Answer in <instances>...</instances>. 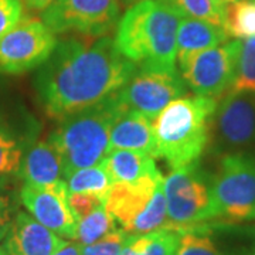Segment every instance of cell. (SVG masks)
<instances>
[{"label":"cell","instance_id":"obj_31","mask_svg":"<svg viewBox=\"0 0 255 255\" xmlns=\"http://www.w3.org/2000/svg\"><path fill=\"white\" fill-rule=\"evenodd\" d=\"M16 214L11 196L4 191V187H0V241L9 234Z\"/></svg>","mask_w":255,"mask_h":255},{"label":"cell","instance_id":"obj_7","mask_svg":"<svg viewBox=\"0 0 255 255\" xmlns=\"http://www.w3.org/2000/svg\"><path fill=\"white\" fill-rule=\"evenodd\" d=\"M119 0H54L43 11V23L54 34L107 36L118 24Z\"/></svg>","mask_w":255,"mask_h":255},{"label":"cell","instance_id":"obj_4","mask_svg":"<svg viewBox=\"0 0 255 255\" xmlns=\"http://www.w3.org/2000/svg\"><path fill=\"white\" fill-rule=\"evenodd\" d=\"M125 108L117 92L92 107L60 119L50 142L61 156L65 179L80 169L102 163L108 155L111 129Z\"/></svg>","mask_w":255,"mask_h":255},{"label":"cell","instance_id":"obj_15","mask_svg":"<svg viewBox=\"0 0 255 255\" xmlns=\"http://www.w3.org/2000/svg\"><path fill=\"white\" fill-rule=\"evenodd\" d=\"M117 149L135 150L157 159L152 119L135 110L122 111L111 129L108 153Z\"/></svg>","mask_w":255,"mask_h":255},{"label":"cell","instance_id":"obj_25","mask_svg":"<svg viewBox=\"0 0 255 255\" xmlns=\"http://www.w3.org/2000/svg\"><path fill=\"white\" fill-rule=\"evenodd\" d=\"M117 221L105 210L100 207L95 211L90 213L88 216L82 217L78 221V231H77V241L82 247L91 246L98 240L111 234L117 230Z\"/></svg>","mask_w":255,"mask_h":255},{"label":"cell","instance_id":"obj_17","mask_svg":"<svg viewBox=\"0 0 255 255\" xmlns=\"http://www.w3.org/2000/svg\"><path fill=\"white\" fill-rule=\"evenodd\" d=\"M227 40L224 27L197 18H182L177 31L176 58L180 64L190 55L221 46Z\"/></svg>","mask_w":255,"mask_h":255},{"label":"cell","instance_id":"obj_29","mask_svg":"<svg viewBox=\"0 0 255 255\" xmlns=\"http://www.w3.org/2000/svg\"><path fill=\"white\" fill-rule=\"evenodd\" d=\"M68 204H70V209L74 213V216L80 221V219L88 216L92 211H95L100 207H104L105 200L92 193H70Z\"/></svg>","mask_w":255,"mask_h":255},{"label":"cell","instance_id":"obj_11","mask_svg":"<svg viewBox=\"0 0 255 255\" xmlns=\"http://www.w3.org/2000/svg\"><path fill=\"white\" fill-rule=\"evenodd\" d=\"M68 194L67 182L64 180L48 186L24 183L20 190V200L30 216L40 224L60 237L77 240L78 219L70 209Z\"/></svg>","mask_w":255,"mask_h":255},{"label":"cell","instance_id":"obj_30","mask_svg":"<svg viewBox=\"0 0 255 255\" xmlns=\"http://www.w3.org/2000/svg\"><path fill=\"white\" fill-rule=\"evenodd\" d=\"M23 17L21 0H0V37Z\"/></svg>","mask_w":255,"mask_h":255},{"label":"cell","instance_id":"obj_27","mask_svg":"<svg viewBox=\"0 0 255 255\" xmlns=\"http://www.w3.org/2000/svg\"><path fill=\"white\" fill-rule=\"evenodd\" d=\"M206 231V224L183 231L174 255H224Z\"/></svg>","mask_w":255,"mask_h":255},{"label":"cell","instance_id":"obj_24","mask_svg":"<svg viewBox=\"0 0 255 255\" xmlns=\"http://www.w3.org/2000/svg\"><path fill=\"white\" fill-rule=\"evenodd\" d=\"M182 17L203 20L220 27H224L226 6L217 0H164Z\"/></svg>","mask_w":255,"mask_h":255},{"label":"cell","instance_id":"obj_36","mask_svg":"<svg viewBox=\"0 0 255 255\" xmlns=\"http://www.w3.org/2000/svg\"><path fill=\"white\" fill-rule=\"evenodd\" d=\"M224 1V4H228V3H233V1H236V0H223Z\"/></svg>","mask_w":255,"mask_h":255},{"label":"cell","instance_id":"obj_14","mask_svg":"<svg viewBox=\"0 0 255 255\" xmlns=\"http://www.w3.org/2000/svg\"><path fill=\"white\" fill-rule=\"evenodd\" d=\"M65 243L30 214L18 211L6 236L4 248L7 255H54Z\"/></svg>","mask_w":255,"mask_h":255},{"label":"cell","instance_id":"obj_3","mask_svg":"<svg viewBox=\"0 0 255 255\" xmlns=\"http://www.w3.org/2000/svg\"><path fill=\"white\" fill-rule=\"evenodd\" d=\"M217 111V100L207 97H180L172 101L155 119L157 159L179 169L196 163L209 143L210 127Z\"/></svg>","mask_w":255,"mask_h":255},{"label":"cell","instance_id":"obj_2","mask_svg":"<svg viewBox=\"0 0 255 255\" xmlns=\"http://www.w3.org/2000/svg\"><path fill=\"white\" fill-rule=\"evenodd\" d=\"M182 14L164 0H142L118 21L115 47L140 68L176 71L177 31Z\"/></svg>","mask_w":255,"mask_h":255},{"label":"cell","instance_id":"obj_5","mask_svg":"<svg viewBox=\"0 0 255 255\" xmlns=\"http://www.w3.org/2000/svg\"><path fill=\"white\" fill-rule=\"evenodd\" d=\"M213 219L255 220V156L228 155L210 184Z\"/></svg>","mask_w":255,"mask_h":255},{"label":"cell","instance_id":"obj_26","mask_svg":"<svg viewBox=\"0 0 255 255\" xmlns=\"http://www.w3.org/2000/svg\"><path fill=\"white\" fill-rule=\"evenodd\" d=\"M23 155V146L17 137L0 125V187L17 176Z\"/></svg>","mask_w":255,"mask_h":255},{"label":"cell","instance_id":"obj_34","mask_svg":"<svg viewBox=\"0 0 255 255\" xmlns=\"http://www.w3.org/2000/svg\"><path fill=\"white\" fill-rule=\"evenodd\" d=\"M122 1V4H125L128 7H130V6H133V4H136L139 1H142V0H121Z\"/></svg>","mask_w":255,"mask_h":255},{"label":"cell","instance_id":"obj_8","mask_svg":"<svg viewBox=\"0 0 255 255\" xmlns=\"http://www.w3.org/2000/svg\"><path fill=\"white\" fill-rule=\"evenodd\" d=\"M57 44V37L43 20L21 17L0 37V73L20 74L40 67Z\"/></svg>","mask_w":255,"mask_h":255},{"label":"cell","instance_id":"obj_21","mask_svg":"<svg viewBox=\"0 0 255 255\" xmlns=\"http://www.w3.org/2000/svg\"><path fill=\"white\" fill-rule=\"evenodd\" d=\"M224 30L228 37L237 40L255 37V0H236L226 4Z\"/></svg>","mask_w":255,"mask_h":255},{"label":"cell","instance_id":"obj_35","mask_svg":"<svg viewBox=\"0 0 255 255\" xmlns=\"http://www.w3.org/2000/svg\"><path fill=\"white\" fill-rule=\"evenodd\" d=\"M0 255H7V253H6V248H4V247L0 246Z\"/></svg>","mask_w":255,"mask_h":255},{"label":"cell","instance_id":"obj_10","mask_svg":"<svg viewBox=\"0 0 255 255\" xmlns=\"http://www.w3.org/2000/svg\"><path fill=\"white\" fill-rule=\"evenodd\" d=\"M186 95V85L176 71H155L139 68L118 91L121 102L149 119H155L162 111Z\"/></svg>","mask_w":255,"mask_h":255},{"label":"cell","instance_id":"obj_9","mask_svg":"<svg viewBox=\"0 0 255 255\" xmlns=\"http://www.w3.org/2000/svg\"><path fill=\"white\" fill-rule=\"evenodd\" d=\"M238 40L190 55L179 64L184 84L196 95L217 100L230 90L237 57Z\"/></svg>","mask_w":255,"mask_h":255},{"label":"cell","instance_id":"obj_18","mask_svg":"<svg viewBox=\"0 0 255 255\" xmlns=\"http://www.w3.org/2000/svg\"><path fill=\"white\" fill-rule=\"evenodd\" d=\"M101 164L110 174L112 183L132 182L159 172L152 156L125 149L111 150Z\"/></svg>","mask_w":255,"mask_h":255},{"label":"cell","instance_id":"obj_37","mask_svg":"<svg viewBox=\"0 0 255 255\" xmlns=\"http://www.w3.org/2000/svg\"><path fill=\"white\" fill-rule=\"evenodd\" d=\"M217 1H219V3H221V4H224V1H223V0H217ZM224 6H226V4H224Z\"/></svg>","mask_w":255,"mask_h":255},{"label":"cell","instance_id":"obj_32","mask_svg":"<svg viewBox=\"0 0 255 255\" xmlns=\"http://www.w3.org/2000/svg\"><path fill=\"white\" fill-rule=\"evenodd\" d=\"M82 246L80 243H65L54 255H81Z\"/></svg>","mask_w":255,"mask_h":255},{"label":"cell","instance_id":"obj_23","mask_svg":"<svg viewBox=\"0 0 255 255\" xmlns=\"http://www.w3.org/2000/svg\"><path fill=\"white\" fill-rule=\"evenodd\" d=\"M112 180L102 164H95L91 167L80 169L67 177V187L70 193H92L107 199Z\"/></svg>","mask_w":255,"mask_h":255},{"label":"cell","instance_id":"obj_20","mask_svg":"<svg viewBox=\"0 0 255 255\" xmlns=\"http://www.w3.org/2000/svg\"><path fill=\"white\" fill-rule=\"evenodd\" d=\"M228 92L255 94V37L238 40L234 77Z\"/></svg>","mask_w":255,"mask_h":255},{"label":"cell","instance_id":"obj_13","mask_svg":"<svg viewBox=\"0 0 255 255\" xmlns=\"http://www.w3.org/2000/svg\"><path fill=\"white\" fill-rule=\"evenodd\" d=\"M217 130L223 142L244 146L255 140V94L227 92L217 108Z\"/></svg>","mask_w":255,"mask_h":255},{"label":"cell","instance_id":"obj_6","mask_svg":"<svg viewBox=\"0 0 255 255\" xmlns=\"http://www.w3.org/2000/svg\"><path fill=\"white\" fill-rule=\"evenodd\" d=\"M196 163L173 169L164 179L167 228L187 231L213 220L210 184Z\"/></svg>","mask_w":255,"mask_h":255},{"label":"cell","instance_id":"obj_28","mask_svg":"<svg viewBox=\"0 0 255 255\" xmlns=\"http://www.w3.org/2000/svg\"><path fill=\"white\" fill-rule=\"evenodd\" d=\"M128 237L124 230H115L91 246L82 247L81 255H121Z\"/></svg>","mask_w":255,"mask_h":255},{"label":"cell","instance_id":"obj_22","mask_svg":"<svg viewBox=\"0 0 255 255\" xmlns=\"http://www.w3.org/2000/svg\"><path fill=\"white\" fill-rule=\"evenodd\" d=\"M163 183L157 186L155 194L150 203L147 204L145 211L128 227V230H125L127 234L140 236V234H147L160 228H167L169 220H167V206H166V197H164Z\"/></svg>","mask_w":255,"mask_h":255},{"label":"cell","instance_id":"obj_16","mask_svg":"<svg viewBox=\"0 0 255 255\" xmlns=\"http://www.w3.org/2000/svg\"><path fill=\"white\" fill-rule=\"evenodd\" d=\"M18 177L27 184L48 186L63 180V160L55 146L48 142H38L23 155Z\"/></svg>","mask_w":255,"mask_h":255},{"label":"cell","instance_id":"obj_33","mask_svg":"<svg viewBox=\"0 0 255 255\" xmlns=\"http://www.w3.org/2000/svg\"><path fill=\"white\" fill-rule=\"evenodd\" d=\"M31 11H44L54 0H21Z\"/></svg>","mask_w":255,"mask_h":255},{"label":"cell","instance_id":"obj_1","mask_svg":"<svg viewBox=\"0 0 255 255\" xmlns=\"http://www.w3.org/2000/svg\"><path fill=\"white\" fill-rule=\"evenodd\" d=\"M136 70L111 37L67 38L40 65L36 90L47 115L60 121L117 94Z\"/></svg>","mask_w":255,"mask_h":255},{"label":"cell","instance_id":"obj_12","mask_svg":"<svg viewBox=\"0 0 255 255\" xmlns=\"http://www.w3.org/2000/svg\"><path fill=\"white\" fill-rule=\"evenodd\" d=\"M164 177L160 172L147 174L132 182L114 183L104 207L125 231L145 211L156 189Z\"/></svg>","mask_w":255,"mask_h":255},{"label":"cell","instance_id":"obj_19","mask_svg":"<svg viewBox=\"0 0 255 255\" xmlns=\"http://www.w3.org/2000/svg\"><path fill=\"white\" fill-rule=\"evenodd\" d=\"M182 231L160 228L147 234L129 236L121 255H174Z\"/></svg>","mask_w":255,"mask_h":255}]
</instances>
